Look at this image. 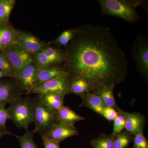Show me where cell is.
Masks as SVG:
<instances>
[{
    "label": "cell",
    "instance_id": "cell-18",
    "mask_svg": "<svg viewBox=\"0 0 148 148\" xmlns=\"http://www.w3.org/2000/svg\"><path fill=\"white\" fill-rule=\"evenodd\" d=\"M114 87L103 86L95 89L92 92L99 95L106 107H112L116 110L118 108L114 95Z\"/></svg>",
    "mask_w": 148,
    "mask_h": 148
},
{
    "label": "cell",
    "instance_id": "cell-3",
    "mask_svg": "<svg viewBox=\"0 0 148 148\" xmlns=\"http://www.w3.org/2000/svg\"><path fill=\"white\" fill-rule=\"evenodd\" d=\"M7 108L9 119H11L18 128L28 129L34 122L32 99L19 96L9 103Z\"/></svg>",
    "mask_w": 148,
    "mask_h": 148
},
{
    "label": "cell",
    "instance_id": "cell-8",
    "mask_svg": "<svg viewBox=\"0 0 148 148\" xmlns=\"http://www.w3.org/2000/svg\"><path fill=\"white\" fill-rule=\"evenodd\" d=\"M39 68L34 62L29 64L15 78V82L21 92L26 95L31 94L35 87L36 77Z\"/></svg>",
    "mask_w": 148,
    "mask_h": 148
},
{
    "label": "cell",
    "instance_id": "cell-33",
    "mask_svg": "<svg viewBox=\"0 0 148 148\" xmlns=\"http://www.w3.org/2000/svg\"><path fill=\"white\" fill-rule=\"evenodd\" d=\"M8 77H10V76H9L8 75H7V74L5 73H3V72L0 71V79L2 78Z\"/></svg>",
    "mask_w": 148,
    "mask_h": 148
},
{
    "label": "cell",
    "instance_id": "cell-12",
    "mask_svg": "<svg viewBox=\"0 0 148 148\" xmlns=\"http://www.w3.org/2000/svg\"><path fill=\"white\" fill-rule=\"evenodd\" d=\"M23 94L16 82L8 79H0V104L10 103Z\"/></svg>",
    "mask_w": 148,
    "mask_h": 148
},
{
    "label": "cell",
    "instance_id": "cell-23",
    "mask_svg": "<svg viewBox=\"0 0 148 148\" xmlns=\"http://www.w3.org/2000/svg\"><path fill=\"white\" fill-rule=\"evenodd\" d=\"M34 134L33 131L26 130V132L21 136H16L19 140L21 148H38L37 144L34 139Z\"/></svg>",
    "mask_w": 148,
    "mask_h": 148
},
{
    "label": "cell",
    "instance_id": "cell-16",
    "mask_svg": "<svg viewBox=\"0 0 148 148\" xmlns=\"http://www.w3.org/2000/svg\"><path fill=\"white\" fill-rule=\"evenodd\" d=\"M56 113L58 121L63 124L74 125L77 122L85 119L71 108L65 106L56 111Z\"/></svg>",
    "mask_w": 148,
    "mask_h": 148
},
{
    "label": "cell",
    "instance_id": "cell-7",
    "mask_svg": "<svg viewBox=\"0 0 148 148\" xmlns=\"http://www.w3.org/2000/svg\"><path fill=\"white\" fill-rule=\"evenodd\" d=\"M132 58L137 70L145 77L148 75V40L140 35L135 39L132 48Z\"/></svg>",
    "mask_w": 148,
    "mask_h": 148
},
{
    "label": "cell",
    "instance_id": "cell-5",
    "mask_svg": "<svg viewBox=\"0 0 148 148\" xmlns=\"http://www.w3.org/2000/svg\"><path fill=\"white\" fill-rule=\"evenodd\" d=\"M5 55L13 67L16 77L23 69L34 62L33 56L20 45L12 44L0 51Z\"/></svg>",
    "mask_w": 148,
    "mask_h": 148
},
{
    "label": "cell",
    "instance_id": "cell-17",
    "mask_svg": "<svg viewBox=\"0 0 148 148\" xmlns=\"http://www.w3.org/2000/svg\"><path fill=\"white\" fill-rule=\"evenodd\" d=\"M46 106L55 111H58L64 107L65 96L54 92H48L38 95Z\"/></svg>",
    "mask_w": 148,
    "mask_h": 148
},
{
    "label": "cell",
    "instance_id": "cell-2",
    "mask_svg": "<svg viewBox=\"0 0 148 148\" xmlns=\"http://www.w3.org/2000/svg\"><path fill=\"white\" fill-rule=\"evenodd\" d=\"M102 14L116 16L130 23L140 20L137 11L138 7L143 4L141 0H99Z\"/></svg>",
    "mask_w": 148,
    "mask_h": 148
},
{
    "label": "cell",
    "instance_id": "cell-25",
    "mask_svg": "<svg viewBox=\"0 0 148 148\" xmlns=\"http://www.w3.org/2000/svg\"><path fill=\"white\" fill-rule=\"evenodd\" d=\"M133 136L126 130L116 135L113 148H127Z\"/></svg>",
    "mask_w": 148,
    "mask_h": 148
},
{
    "label": "cell",
    "instance_id": "cell-10",
    "mask_svg": "<svg viewBox=\"0 0 148 148\" xmlns=\"http://www.w3.org/2000/svg\"><path fill=\"white\" fill-rule=\"evenodd\" d=\"M16 43L31 54H34L47 47L44 42L34 35L24 32L18 31Z\"/></svg>",
    "mask_w": 148,
    "mask_h": 148
},
{
    "label": "cell",
    "instance_id": "cell-19",
    "mask_svg": "<svg viewBox=\"0 0 148 148\" xmlns=\"http://www.w3.org/2000/svg\"><path fill=\"white\" fill-rule=\"evenodd\" d=\"M92 87L90 84L82 79H71L70 84V93L82 96L88 92H92Z\"/></svg>",
    "mask_w": 148,
    "mask_h": 148
},
{
    "label": "cell",
    "instance_id": "cell-13",
    "mask_svg": "<svg viewBox=\"0 0 148 148\" xmlns=\"http://www.w3.org/2000/svg\"><path fill=\"white\" fill-rule=\"evenodd\" d=\"M17 32L9 22L0 23V51L16 43Z\"/></svg>",
    "mask_w": 148,
    "mask_h": 148
},
{
    "label": "cell",
    "instance_id": "cell-6",
    "mask_svg": "<svg viewBox=\"0 0 148 148\" xmlns=\"http://www.w3.org/2000/svg\"><path fill=\"white\" fill-rule=\"evenodd\" d=\"M71 80V77L66 73L37 86L32 90L31 94L35 93L40 95L54 92L65 96L70 94Z\"/></svg>",
    "mask_w": 148,
    "mask_h": 148
},
{
    "label": "cell",
    "instance_id": "cell-14",
    "mask_svg": "<svg viewBox=\"0 0 148 148\" xmlns=\"http://www.w3.org/2000/svg\"><path fill=\"white\" fill-rule=\"evenodd\" d=\"M63 66L58 65L38 70L36 77L35 87L41 84L66 73Z\"/></svg>",
    "mask_w": 148,
    "mask_h": 148
},
{
    "label": "cell",
    "instance_id": "cell-32",
    "mask_svg": "<svg viewBox=\"0 0 148 148\" xmlns=\"http://www.w3.org/2000/svg\"><path fill=\"white\" fill-rule=\"evenodd\" d=\"M44 148H60V143L47 138L45 136H41Z\"/></svg>",
    "mask_w": 148,
    "mask_h": 148
},
{
    "label": "cell",
    "instance_id": "cell-31",
    "mask_svg": "<svg viewBox=\"0 0 148 148\" xmlns=\"http://www.w3.org/2000/svg\"><path fill=\"white\" fill-rule=\"evenodd\" d=\"M119 113L116 110L112 107H106L102 111L101 115L109 121H114Z\"/></svg>",
    "mask_w": 148,
    "mask_h": 148
},
{
    "label": "cell",
    "instance_id": "cell-35",
    "mask_svg": "<svg viewBox=\"0 0 148 148\" xmlns=\"http://www.w3.org/2000/svg\"><path fill=\"white\" fill-rule=\"evenodd\" d=\"M2 0H0V4H1V2Z\"/></svg>",
    "mask_w": 148,
    "mask_h": 148
},
{
    "label": "cell",
    "instance_id": "cell-27",
    "mask_svg": "<svg viewBox=\"0 0 148 148\" xmlns=\"http://www.w3.org/2000/svg\"><path fill=\"white\" fill-rule=\"evenodd\" d=\"M0 71L8 75L10 77L14 78L15 72L8 59L0 51Z\"/></svg>",
    "mask_w": 148,
    "mask_h": 148
},
{
    "label": "cell",
    "instance_id": "cell-28",
    "mask_svg": "<svg viewBox=\"0 0 148 148\" xmlns=\"http://www.w3.org/2000/svg\"><path fill=\"white\" fill-rule=\"evenodd\" d=\"M6 105L0 104V131L8 133L10 135H16L10 132L7 128L6 122L9 119V116Z\"/></svg>",
    "mask_w": 148,
    "mask_h": 148
},
{
    "label": "cell",
    "instance_id": "cell-21",
    "mask_svg": "<svg viewBox=\"0 0 148 148\" xmlns=\"http://www.w3.org/2000/svg\"><path fill=\"white\" fill-rule=\"evenodd\" d=\"M42 51L56 66L61 64L65 61L66 55L64 50L53 47H47Z\"/></svg>",
    "mask_w": 148,
    "mask_h": 148
},
{
    "label": "cell",
    "instance_id": "cell-24",
    "mask_svg": "<svg viewBox=\"0 0 148 148\" xmlns=\"http://www.w3.org/2000/svg\"><path fill=\"white\" fill-rule=\"evenodd\" d=\"M75 34V29H69L62 32L52 42L53 44L59 46L66 47L72 40Z\"/></svg>",
    "mask_w": 148,
    "mask_h": 148
},
{
    "label": "cell",
    "instance_id": "cell-29",
    "mask_svg": "<svg viewBox=\"0 0 148 148\" xmlns=\"http://www.w3.org/2000/svg\"><path fill=\"white\" fill-rule=\"evenodd\" d=\"M125 121L124 117L119 114L114 121L113 130L112 134L116 135L123 131L125 129Z\"/></svg>",
    "mask_w": 148,
    "mask_h": 148
},
{
    "label": "cell",
    "instance_id": "cell-20",
    "mask_svg": "<svg viewBox=\"0 0 148 148\" xmlns=\"http://www.w3.org/2000/svg\"><path fill=\"white\" fill-rule=\"evenodd\" d=\"M116 136L101 134L91 141L90 144L93 148H113Z\"/></svg>",
    "mask_w": 148,
    "mask_h": 148
},
{
    "label": "cell",
    "instance_id": "cell-15",
    "mask_svg": "<svg viewBox=\"0 0 148 148\" xmlns=\"http://www.w3.org/2000/svg\"><path fill=\"white\" fill-rule=\"evenodd\" d=\"M83 106L87 107L101 115L103 109L106 107L99 95L92 92H88L81 96Z\"/></svg>",
    "mask_w": 148,
    "mask_h": 148
},
{
    "label": "cell",
    "instance_id": "cell-22",
    "mask_svg": "<svg viewBox=\"0 0 148 148\" xmlns=\"http://www.w3.org/2000/svg\"><path fill=\"white\" fill-rule=\"evenodd\" d=\"M15 3L14 0H2L0 4V23L9 22L10 16Z\"/></svg>",
    "mask_w": 148,
    "mask_h": 148
},
{
    "label": "cell",
    "instance_id": "cell-4",
    "mask_svg": "<svg viewBox=\"0 0 148 148\" xmlns=\"http://www.w3.org/2000/svg\"><path fill=\"white\" fill-rule=\"evenodd\" d=\"M33 107V119L35 123L34 133L41 136L46 135L55 123H59L56 111L46 106L38 96L32 99Z\"/></svg>",
    "mask_w": 148,
    "mask_h": 148
},
{
    "label": "cell",
    "instance_id": "cell-11",
    "mask_svg": "<svg viewBox=\"0 0 148 148\" xmlns=\"http://www.w3.org/2000/svg\"><path fill=\"white\" fill-rule=\"evenodd\" d=\"M78 134L77 129L74 125L57 123L53 125L48 132L43 136L60 143L67 138L76 136Z\"/></svg>",
    "mask_w": 148,
    "mask_h": 148
},
{
    "label": "cell",
    "instance_id": "cell-9",
    "mask_svg": "<svg viewBox=\"0 0 148 148\" xmlns=\"http://www.w3.org/2000/svg\"><path fill=\"white\" fill-rule=\"evenodd\" d=\"M117 112L122 115L125 119V129L132 136L143 132L145 119L142 114L137 112H128L121 110L117 109Z\"/></svg>",
    "mask_w": 148,
    "mask_h": 148
},
{
    "label": "cell",
    "instance_id": "cell-30",
    "mask_svg": "<svg viewBox=\"0 0 148 148\" xmlns=\"http://www.w3.org/2000/svg\"><path fill=\"white\" fill-rule=\"evenodd\" d=\"M133 148H148V142L143 132L134 135Z\"/></svg>",
    "mask_w": 148,
    "mask_h": 148
},
{
    "label": "cell",
    "instance_id": "cell-34",
    "mask_svg": "<svg viewBox=\"0 0 148 148\" xmlns=\"http://www.w3.org/2000/svg\"><path fill=\"white\" fill-rule=\"evenodd\" d=\"M9 135V134H8V133H6V132H1V131H0V140H1V138L3 137V136H5V135Z\"/></svg>",
    "mask_w": 148,
    "mask_h": 148
},
{
    "label": "cell",
    "instance_id": "cell-1",
    "mask_svg": "<svg viewBox=\"0 0 148 148\" xmlns=\"http://www.w3.org/2000/svg\"><path fill=\"white\" fill-rule=\"evenodd\" d=\"M64 51L65 71L71 79L87 82L92 91L103 86L115 87L125 80L127 58L108 27L84 24L75 28Z\"/></svg>",
    "mask_w": 148,
    "mask_h": 148
},
{
    "label": "cell",
    "instance_id": "cell-26",
    "mask_svg": "<svg viewBox=\"0 0 148 148\" xmlns=\"http://www.w3.org/2000/svg\"><path fill=\"white\" fill-rule=\"evenodd\" d=\"M33 58L34 63L41 69L56 66L42 50L33 54Z\"/></svg>",
    "mask_w": 148,
    "mask_h": 148
}]
</instances>
